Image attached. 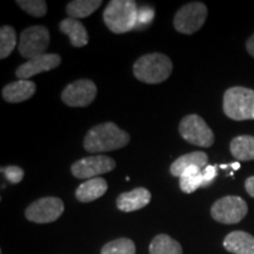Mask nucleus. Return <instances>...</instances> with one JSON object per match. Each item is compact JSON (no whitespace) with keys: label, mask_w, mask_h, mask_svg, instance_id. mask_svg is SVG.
Segmentation results:
<instances>
[{"label":"nucleus","mask_w":254,"mask_h":254,"mask_svg":"<svg viewBox=\"0 0 254 254\" xmlns=\"http://www.w3.org/2000/svg\"><path fill=\"white\" fill-rule=\"evenodd\" d=\"M131 136L114 123H104L92 127L84 139L88 153H104L125 147Z\"/></svg>","instance_id":"nucleus-1"},{"label":"nucleus","mask_w":254,"mask_h":254,"mask_svg":"<svg viewBox=\"0 0 254 254\" xmlns=\"http://www.w3.org/2000/svg\"><path fill=\"white\" fill-rule=\"evenodd\" d=\"M103 18L113 33H127L138 24L139 9L133 0H112L105 8Z\"/></svg>","instance_id":"nucleus-2"},{"label":"nucleus","mask_w":254,"mask_h":254,"mask_svg":"<svg viewBox=\"0 0 254 254\" xmlns=\"http://www.w3.org/2000/svg\"><path fill=\"white\" fill-rule=\"evenodd\" d=\"M171 59L163 53H150L139 58L133 65L134 77L145 84H160L172 73Z\"/></svg>","instance_id":"nucleus-3"},{"label":"nucleus","mask_w":254,"mask_h":254,"mask_svg":"<svg viewBox=\"0 0 254 254\" xmlns=\"http://www.w3.org/2000/svg\"><path fill=\"white\" fill-rule=\"evenodd\" d=\"M224 112L237 122L254 119V91L251 88L231 87L224 94Z\"/></svg>","instance_id":"nucleus-4"},{"label":"nucleus","mask_w":254,"mask_h":254,"mask_svg":"<svg viewBox=\"0 0 254 254\" xmlns=\"http://www.w3.org/2000/svg\"><path fill=\"white\" fill-rule=\"evenodd\" d=\"M50 32L45 26L36 25L25 28L20 33L18 50L21 57L28 60L45 55L50 45Z\"/></svg>","instance_id":"nucleus-5"},{"label":"nucleus","mask_w":254,"mask_h":254,"mask_svg":"<svg viewBox=\"0 0 254 254\" xmlns=\"http://www.w3.org/2000/svg\"><path fill=\"white\" fill-rule=\"evenodd\" d=\"M179 132L187 142L199 147H211L214 142L213 131L198 114L184 117L180 122Z\"/></svg>","instance_id":"nucleus-6"},{"label":"nucleus","mask_w":254,"mask_h":254,"mask_svg":"<svg viewBox=\"0 0 254 254\" xmlns=\"http://www.w3.org/2000/svg\"><path fill=\"white\" fill-rule=\"evenodd\" d=\"M207 18V7L199 1L184 5L174 15V28L183 34H193L200 30Z\"/></svg>","instance_id":"nucleus-7"},{"label":"nucleus","mask_w":254,"mask_h":254,"mask_svg":"<svg viewBox=\"0 0 254 254\" xmlns=\"http://www.w3.org/2000/svg\"><path fill=\"white\" fill-rule=\"evenodd\" d=\"M249 207L240 196L227 195L217 200L211 208V215L215 221L221 224H238L246 217Z\"/></svg>","instance_id":"nucleus-8"},{"label":"nucleus","mask_w":254,"mask_h":254,"mask_svg":"<svg viewBox=\"0 0 254 254\" xmlns=\"http://www.w3.org/2000/svg\"><path fill=\"white\" fill-rule=\"evenodd\" d=\"M64 209L65 206L62 199L45 196L32 202L25 211V217L36 224H50L62 217Z\"/></svg>","instance_id":"nucleus-9"},{"label":"nucleus","mask_w":254,"mask_h":254,"mask_svg":"<svg viewBox=\"0 0 254 254\" xmlns=\"http://www.w3.org/2000/svg\"><path fill=\"white\" fill-rule=\"evenodd\" d=\"M114 159L107 155H91L75 161L71 166V172L78 179H93L100 174L109 173L116 168Z\"/></svg>","instance_id":"nucleus-10"},{"label":"nucleus","mask_w":254,"mask_h":254,"mask_svg":"<svg viewBox=\"0 0 254 254\" xmlns=\"http://www.w3.org/2000/svg\"><path fill=\"white\" fill-rule=\"evenodd\" d=\"M97 97V86L90 79L71 82L62 93V100L71 107H86Z\"/></svg>","instance_id":"nucleus-11"},{"label":"nucleus","mask_w":254,"mask_h":254,"mask_svg":"<svg viewBox=\"0 0 254 254\" xmlns=\"http://www.w3.org/2000/svg\"><path fill=\"white\" fill-rule=\"evenodd\" d=\"M62 63V58L56 53H45L20 65L15 71V75L20 80H27L34 75L43 72H49L51 69L58 67Z\"/></svg>","instance_id":"nucleus-12"},{"label":"nucleus","mask_w":254,"mask_h":254,"mask_svg":"<svg viewBox=\"0 0 254 254\" xmlns=\"http://www.w3.org/2000/svg\"><path fill=\"white\" fill-rule=\"evenodd\" d=\"M151 192L145 187H136L129 192L122 193L117 199V207L122 212H134L150 204Z\"/></svg>","instance_id":"nucleus-13"},{"label":"nucleus","mask_w":254,"mask_h":254,"mask_svg":"<svg viewBox=\"0 0 254 254\" xmlns=\"http://www.w3.org/2000/svg\"><path fill=\"white\" fill-rule=\"evenodd\" d=\"M37 86L31 80H18L9 82L2 88V98L5 101L11 104L23 103L33 97L36 93Z\"/></svg>","instance_id":"nucleus-14"},{"label":"nucleus","mask_w":254,"mask_h":254,"mask_svg":"<svg viewBox=\"0 0 254 254\" xmlns=\"http://www.w3.org/2000/svg\"><path fill=\"white\" fill-rule=\"evenodd\" d=\"M224 247L233 254H254V237L244 231L231 232L225 238Z\"/></svg>","instance_id":"nucleus-15"},{"label":"nucleus","mask_w":254,"mask_h":254,"mask_svg":"<svg viewBox=\"0 0 254 254\" xmlns=\"http://www.w3.org/2000/svg\"><path fill=\"white\" fill-rule=\"evenodd\" d=\"M107 189L109 185L106 180L100 177L93 178L79 185L75 190V196L80 202H91L101 198L106 193Z\"/></svg>","instance_id":"nucleus-16"},{"label":"nucleus","mask_w":254,"mask_h":254,"mask_svg":"<svg viewBox=\"0 0 254 254\" xmlns=\"http://www.w3.org/2000/svg\"><path fill=\"white\" fill-rule=\"evenodd\" d=\"M59 30L62 33L66 34L69 38L71 45L74 47H84L88 43V33L78 19L66 18L59 24Z\"/></svg>","instance_id":"nucleus-17"},{"label":"nucleus","mask_w":254,"mask_h":254,"mask_svg":"<svg viewBox=\"0 0 254 254\" xmlns=\"http://www.w3.org/2000/svg\"><path fill=\"white\" fill-rule=\"evenodd\" d=\"M196 166L201 170H205L208 166V157L204 152L195 151L192 153H187L178 158L174 163L171 165V174L173 177H182L186 168Z\"/></svg>","instance_id":"nucleus-18"},{"label":"nucleus","mask_w":254,"mask_h":254,"mask_svg":"<svg viewBox=\"0 0 254 254\" xmlns=\"http://www.w3.org/2000/svg\"><path fill=\"white\" fill-rule=\"evenodd\" d=\"M231 153L240 161L254 160V136L239 135L231 141Z\"/></svg>","instance_id":"nucleus-19"},{"label":"nucleus","mask_w":254,"mask_h":254,"mask_svg":"<svg viewBox=\"0 0 254 254\" xmlns=\"http://www.w3.org/2000/svg\"><path fill=\"white\" fill-rule=\"evenodd\" d=\"M179 179L180 190L184 193L190 194V193H193L194 190H198L199 187H202V184H204V170L196 166L189 167L184 171Z\"/></svg>","instance_id":"nucleus-20"},{"label":"nucleus","mask_w":254,"mask_h":254,"mask_svg":"<svg viewBox=\"0 0 254 254\" xmlns=\"http://www.w3.org/2000/svg\"><path fill=\"white\" fill-rule=\"evenodd\" d=\"M101 4V0H73L66 6V12L69 18L73 19L87 18L97 11Z\"/></svg>","instance_id":"nucleus-21"},{"label":"nucleus","mask_w":254,"mask_h":254,"mask_svg":"<svg viewBox=\"0 0 254 254\" xmlns=\"http://www.w3.org/2000/svg\"><path fill=\"white\" fill-rule=\"evenodd\" d=\"M150 254H183V247L167 234H159L151 241Z\"/></svg>","instance_id":"nucleus-22"},{"label":"nucleus","mask_w":254,"mask_h":254,"mask_svg":"<svg viewBox=\"0 0 254 254\" xmlns=\"http://www.w3.org/2000/svg\"><path fill=\"white\" fill-rule=\"evenodd\" d=\"M17 45V33L14 28L4 25L0 28V58L5 59L13 52Z\"/></svg>","instance_id":"nucleus-23"},{"label":"nucleus","mask_w":254,"mask_h":254,"mask_svg":"<svg viewBox=\"0 0 254 254\" xmlns=\"http://www.w3.org/2000/svg\"><path fill=\"white\" fill-rule=\"evenodd\" d=\"M101 254H135V245L128 238H119L107 243Z\"/></svg>","instance_id":"nucleus-24"},{"label":"nucleus","mask_w":254,"mask_h":254,"mask_svg":"<svg viewBox=\"0 0 254 254\" xmlns=\"http://www.w3.org/2000/svg\"><path fill=\"white\" fill-rule=\"evenodd\" d=\"M17 4L32 17L41 18L47 12V4L44 0H17Z\"/></svg>","instance_id":"nucleus-25"},{"label":"nucleus","mask_w":254,"mask_h":254,"mask_svg":"<svg viewBox=\"0 0 254 254\" xmlns=\"http://www.w3.org/2000/svg\"><path fill=\"white\" fill-rule=\"evenodd\" d=\"M1 172L11 184H19L24 178V170L19 166L1 167Z\"/></svg>","instance_id":"nucleus-26"},{"label":"nucleus","mask_w":254,"mask_h":254,"mask_svg":"<svg viewBox=\"0 0 254 254\" xmlns=\"http://www.w3.org/2000/svg\"><path fill=\"white\" fill-rule=\"evenodd\" d=\"M215 177H217V167L213 166V165H208L204 170V184H202V187L211 185Z\"/></svg>","instance_id":"nucleus-27"},{"label":"nucleus","mask_w":254,"mask_h":254,"mask_svg":"<svg viewBox=\"0 0 254 254\" xmlns=\"http://www.w3.org/2000/svg\"><path fill=\"white\" fill-rule=\"evenodd\" d=\"M245 189L247 193L254 198V177H250L245 182Z\"/></svg>","instance_id":"nucleus-28"},{"label":"nucleus","mask_w":254,"mask_h":254,"mask_svg":"<svg viewBox=\"0 0 254 254\" xmlns=\"http://www.w3.org/2000/svg\"><path fill=\"white\" fill-rule=\"evenodd\" d=\"M246 49H247V52L250 53V56H252L254 58V34L253 36H251L249 38V40H247Z\"/></svg>","instance_id":"nucleus-29"}]
</instances>
